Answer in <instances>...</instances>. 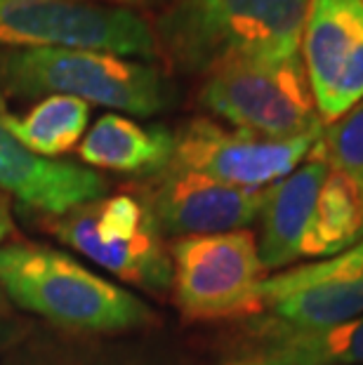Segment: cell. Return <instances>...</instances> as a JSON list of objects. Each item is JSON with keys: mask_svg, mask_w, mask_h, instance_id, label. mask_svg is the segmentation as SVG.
Listing matches in <instances>:
<instances>
[{"mask_svg": "<svg viewBox=\"0 0 363 365\" xmlns=\"http://www.w3.org/2000/svg\"><path fill=\"white\" fill-rule=\"evenodd\" d=\"M160 236H215L248 229L260 220L265 189H236L168 165L142 196Z\"/></svg>", "mask_w": 363, "mask_h": 365, "instance_id": "10", "label": "cell"}, {"mask_svg": "<svg viewBox=\"0 0 363 365\" xmlns=\"http://www.w3.org/2000/svg\"><path fill=\"white\" fill-rule=\"evenodd\" d=\"M0 191L38 212L61 217L104 198L109 184L92 168L29 151L0 123Z\"/></svg>", "mask_w": 363, "mask_h": 365, "instance_id": "13", "label": "cell"}, {"mask_svg": "<svg viewBox=\"0 0 363 365\" xmlns=\"http://www.w3.org/2000/svg\"><path fill=\"white\" fill-rule=\"evenodd\" d=\"M321 132L295 139H269L222 128L210 118H194L173 132L175 151L170 165L236 189L260 191L302 165Z\"/></svg>", "mask_w": 363, "mask_h": 365, "instance_id": "8", "label": "cell"}, {"mask_svg": "<svg viewBox=\"0 0 363 365\" xmlns=\"http://www.w3.org/2000/svg\"><path fill=\"white\" fill-rule=\"evenodd\" d=\"M14 231V222H12V210H10V198L7 193L0 191V243Z\"/></svg>", "mask_w": 363, "mask_h": 365, "instance_id": "20", "label": "cell"}, {"mask_svg": "<svg viewBox=\"0 0 363 365\" xmlns=\"http://www.w3.org/2000/svg\"><path fill=\"white\" fill-rule=\"evenodd\" d=\"M309 0H168L153 34L184 71L300 54Z\"/></svg>", "mask_w": 363, "mask_h": 365, "instance_id": "1", "label": "cell"}, {"mask_svg": "<svg viewBox=\"0 0 363 365\" xmlns=\"http://www.w3.org/2000/svg\"><path fill=\"white\" fill-rule=\"evenodd\" d=\"M0 92L19 99L64 95L142 118L163 113L175 99L158 66L109 52L61 48L0 52Z\"/></svg>", "mask_w": 363, "mask_h": 365, "instance_id": "3", "label": "cell"}, {"mask_svg": "<svg viewBox=\"0 0 363 365\" xmlns=\"http://www.w3.org/2000/svg\"><path fill=\"white\" fill-rule=\"evenodd\" d=\"M198 102L236 130L269 139H295L323 130L300 54L215 66L205 73Z\"/></svg>", "mask_w": 363, "mask_h": 365, "instance_id": "4", "label": "cell"}, {"mask_svg": "<svg viewBox=\"0 0 363 365\" xmlns=\"http://www.w3.org/2000/svg\"><path fill=\"white\" fill-rule=\"evenodd\" d=\"M316 149L330 168L342 170L363 186V102L323 128Z\"/></svg>", "mask_w": 363, "mask_h": 365, "instance_id": "18", "label": "cell"}, {"mask_svg": "<svg viewBox=\"0 0 363 365\" xmlns=\"http://www.w3.org/2000/svg\"><path fill=\"white\" fill-rule=\"evenodd\" d=\"M90 120V104L76 97L50 95L26 113H10L0 106V123L29 151L43 158H57L81 144Z\"/></svg>", "mask_w": 363, "mask_h": 365, "instance_id": "17", "label": "cell"}, {"mask_svg": "<svg viewBox=\"0 0 363 365\" xmlns=\"http://www.w3.org/2000/svg\"><path fill=\"white\" fill-rule=\"evenodd\" d=\"M300 50L321 120L363 102V0H309Z\"/></svg>", "mask_w": 363, "mask_h": 365, "instance_id": "9", "label": "cell"}, {"mask_svg": "<svg viewBox=\"0 0 363 365\" xmlns=\"http://www.w3.org/2000/svg\"><path fill=\"white\" fill-rule=\"evenodd\" d=\"M328 173V160L314 146L302 165L265 189V200L260 210L262 234L257 247L267 271L283 269L300 259V245H302L321 184L326 182Z\"/></svg>", "mask_w": 363, "mask_h": 365, "instance_id": "14", "label": "cell"}, {"mask_svg": "<svg viewBox=\"0 0 363 365\" xmlns=\"http://www.w3.org/2000/svg\"><path fill=\"white\" fill-rule=\"evenodd\" d=\"M363 240V186L342 170L330 168L321 184L300 257H337Z\"/></svg>", "mask_w": 363, "mask_h": 365, "instance_id": "16", "label": "cell"}, {"mask_svg": "<svg viewBox=\"0 0 363 365\" xmlns=\"http://www.w3.org/2000/svg\"><path fill=\"white\" fill-rule=\"evenodd\" d=\"M0 285L24 312L71 330L123 332L153 318L137 294L48 245L0 247Z\"/></svg>", "mask_w": 363, "mask_h": 365, "instance_id": "2", "label": "cell"}, {"mask_svg": "<svg viewBox=\"0 0 363 365\" xmlns=\"http://www.w3.org/2000/svg\"><path fill=\"white\" fill-rule=\"evenodd\" d=\"M175 135L163 125H142L123 113L109 111L81 139L78 156L97 170L153 177L173 160Z\"/></svg>", "mask_w": 363, "mask_h": 365, "instance_id": "15", "label": "cell"}, {"mask_svg": "<svg viewBox=\"0 0 363 365\" xmlns=\"http://www.w3.org/2000/svg\"><path fill=\"white\" fill-rule=\"evenodd\" d=\"M175 302L187 321H245L265 312V264L252 231L177 238L170 245Z\"/></svg>", "mask_w": 363, "mask_h": 365, "instance_id": "6", "label": "cell"}, {"mask_svg": "<svg viewBox=\"0 0 363 365\" xmlns=\"http://www.w3.org/2000/svg\"><path fill=\"white\" fill-rule=\"evenodd\" d=\"M0 45L61 48L156 59L153 26L126 5L97 0H0Z\"/></svg>", "mask_w": 363, "mask_h": 365, "instance_id": "5", "label": "cell"}, {"mask_svg": "<svg viewBox=\"0 0 363 365\" xmlns=\"http://www.w3.org/2000/svg\"><path fill=\"white\" fill-rule=\"evenodd\" d=\"M339 271H354V274H363V240L359 245H354L352 250H347L337 257L328 259Z\"/></svg>", "mask_w": 363, "mask_h": 365, "instance_id": "19", "label": "cell"}, {"mask_svg": "<svg viewBox=\"0 0 363 365\" xmlns=\"http://www.w3.org/2000/svg\"><path fill=\"white\" fill-rule=\"evenodd\" d=\"M265 312L297 328H333L363 316V274L328 259L285 271L262 283Z\"/></svg>", "mask_w": 363, "mask_h": 365, "instance_id": "12", "label": "cell"}, {"mask_svg": "<svg viewBox=\"0 0 363 365\" xmlns=\"http://www.w3.org/2000/svg\"><path fill=\"white\" fill-rule=\"evenodd\" d=\"M52 234L121 281L163 292L173 285V259L142 198L118 193L55 217Z\"/></svg>", "mask_w": 363, "mask_h": 365, "instance_id": "7", "label": "cell"}, {"mask_svg": "<svg viewBox=\"0 0 363 365\" xmlns=\"http://www.w3.org/2000/svg\"><path fill=\"white\" fill-rule=\"evenodd\" d=\"M238 323L220 365H363V316L333 328H297L269 314Z\"/></svg>", "mask_w": 363, "mask_h": 365, "instance_id": "11", "label": "cell"}, {"mask_svg": "<svg viewBox=\"0 0 363 365\" xmlns=\"http://www.w3.org/2000/svg\"><path fill=\"white\" fill-rule=\"evenodd\" d=\"M118 3L128 7V5H135V3H140V0H118Z\"/></svg>", "mask_w": 363, "mask_h": 365, "instance_id": "21", "label": "cell"}]
</instances>
